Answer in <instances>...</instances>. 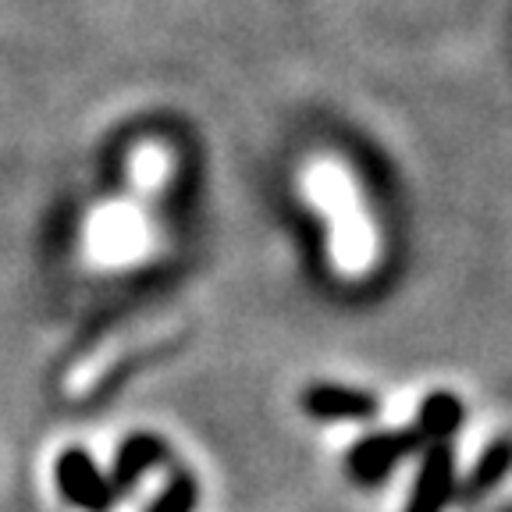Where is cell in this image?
<instances>
[{"label": "cell", "mask_w": 512, "mask_h": 512, "mask_svg": "<svg viewBox=\"0 0 512 512\" xmlns=\"http://www.w3.org/2000/svg\"><path fill=\"white\" fill-rule=\"evenodd\" d=\"M310 192L317 196V203L335 217V249L338 264L345 271H360L370 260V232L363 224L360 203L352 192L349 178L335 168V164H317L310 168Z\"/></svg>", "instance_id": "obj_1"}, {"label": "cell", "mask_w": 512, "mask_h": 512, "mask_svg": "<svg viewBox=\"0 0 512 512\" xmlns=\"http://www.w3.org/2000/svg\"><path fill=\"white\" fill-rule=\"evenodd\" d=\"M420 431L409 427V431H381V434H370V438L356 441L349 452V473L360 484H374L381 480L384 473L392 470L399 459H406L409 452L420 448Z\"/></svg>", "instance_id": "obj_2"}, {"label": "cell", "mask_w": 512, "mask_h": 512, "mask_svg": "<svg viewBox=\"0 0 512 512\" xmlns=\"http://www.w3.org/2000/svg\"><path fill=\"white\" fill-rule=\"evenodd\" d=\"M452 491H456V459H452V448L438 441L434 448H427L406 512H441Z\"/></svg>", "instance_id": "obj_3"}, {"label": "cell", "mask_w": 512, "mask_h": 512, "mask_svg": "<svg viewBox=\"0 0 512 512\" xmlns=\"http://www.w3.org/2000/svg\"><path fill=\"white\" fill-rule=\"evenodd\" d=\"M57 480H61L64 495L72 498L75 505H82V509L104 512L114 498L111 484L96 473V466L89 463L86 452H79V448H72V452L61 456V463H57Z\"/></svg>", "instance_id": "obj_4"}, {"label": "cell", "mask_w": 512, "mask_h": 512, "mask_svg": "<svg viewBox=\"0 0 512 512\" xmlns=\"http://www.w3.org/2000/svg\"><path fill=\"white\" fill-rule=\"evenodd\" d=\"M303 409L317 420H370L377 413V399L342 384H313L303 392Z\"/></svg>", "instance_id": "obj_5"}, {"label": "cell", "mask_w": 512, "mask_h": 512, "mask_svg": "<svg viewBox=\"0 0 512 512\" xmlns=\"http://www.w3.org/2000/svg\"><path fill=\"white\" fill-rule=\"evenodd\" d=\"M168 459V448L160 438H150V434H139V438H128L125 448H121L118 466H114V480H111V491H125L139 473H146L150 466L164 463Z\"/></svg>", "instance_id": "obj_6"}, {"label": "cell", "mask_w": 512, "mask_h": 512, "mask_svg": "<svg viewBox=\"0 0 512 512\" xmlns=\"http://www.w3.org/2000/svg\"><path fill=\"white\" fill-rule=\"evenodd\" d=\"M459 424H463V402L456 399V395L448 392H434L424 399V406H420V416H416V431H420V438H448V434H456Z\"/></svg>", "instance_id": "obj_7"}, {"label": "cell", "mask_w": 512, "mask_h": 512, "mask_svg": "<svg viewBox=\"0 0 512 512\" xmlns=\"http://www.w3.org/2000/svg\"><path fill=\"white\" fill-rule=\"evenodd\" d=\"M509 466H512V441H495V445L480 456V463L473 466V473H470V480H466V488H463V495H480V491H488V488H495L498 480L509 473Z\"/></svg>", "instance_id": "obj_8"}, {"label": "cell", "mask_w": 512, "mask_h": 512, "mask_svg": "<svg viewBox=\"0 0 512 512\" xmlns=\"http://www.w3.org/2000/svg\"><path fill=\"white\" fill-rule=\"evenodd\" d=\"M192 505H196V484H192V477L178 473L164 488V495L150 505V512H192Z\"/></svg>", "instance_id": "obj_9"}]
</instances>
